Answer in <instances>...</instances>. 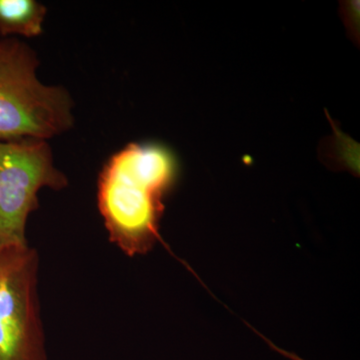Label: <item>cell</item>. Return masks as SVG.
Segmentation results:
<instances>
[{
    "instance_id": "1",
    "label": "cell",
    "mask_w": 360,
    "mask_h": 360,
    "mask_svg": "<svg viewBox=\"0 0 360 360\" xmlns=\"http://www.w3.org/2000/svg\"><path fill=\"white\" fill-rule=\"evenodd\" d=\"M179 174L176 155L160 142H131L106 161L97 207L110 243L124 255H146L160 240L165 200Z\"/></svg>"
},
{
    "instance_id": "2",
    "label": "cell",
    "mask_w": 360,
    "mask_h": 360,
    "mask_svg": "<svg viewBox=\"0 0 360 360\" xmlns=\"http://www.w3.org/2000/svg\"><path fill=\"white\" fill-rule=\"evenodd\" d=\"M37 54L25 42L0 39V141H49L75 125L70 92L42 84Z\"/></svg>"
},
{
    "instance_id": "3",
    "label": "cell",
    "mask_w": 360,
    "mask_h": 360,
    "mask_svg": "<svg viewBox=\"0 0 360 360\" xmlns=\"http://www.w3.org/2000/svg\"><path fill=\"white\" fill-rule=\"evenodd\" d=\"M68 179L54 165L49 141H0V250L28 245L26 225L42 188L63 191Z\"/></svg>"
},
{
    "instance_id": "4",
    "label": "cell",
    "mask_w": 360,
    "mask_h": 360,
    "mask_svg": "<svg viewBox=\"0 0 360 360\" xmlns=\"http://www.w3.org/2000/svg\"><path fill=\"white\" fill-rule=\"evenodd\" d=\"M39 274L32 246L0 250V360H49Z\"/></svg>"
},
{
    "instance_id": "5",
    "label": "cell",
    "mask_w": 360,
    "mask_h": 360,
    "mask_svg": "<svg viewBox=\"0 0 360 360\" xmlns=\"http://www.w3.org/2000/svg\"><path fill=\"white\" fill-rule=\"evenodd\" d=\"M46 14V6L37 0H0V37H39Z\"/></svg>"
}]
</instances>
